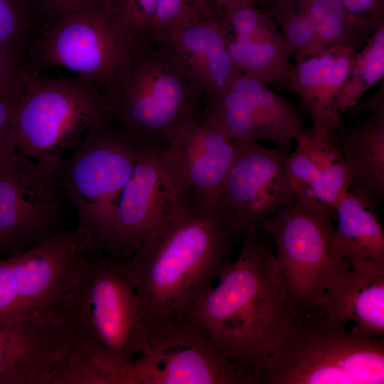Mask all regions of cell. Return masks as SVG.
Here are the masks:
<instances>
[{"label":"cell","mask_w":384,"mask_h":384,"mask_svg":"<svg viewBox=\"0 0 384 384\" xmlns=\"http://www.w3.org/2000/svg\"><path fill=\"white\" fill-rule=\"evenodd\" d=\"M241 235L215 203L175 201L129 260L144 329L183 321Z\"/></svg>","instance_id":"cell-1"},{"label":"cell","mask_w":384,"mask_h":384,"mask_svg":"<svg viewBox=\"0 0 384 384\" xmlns=\"http://www.w3.org/2000/svg\"><path fill=\"white\" fill-rule=\"evenodd\" d=\"M239 253L188 313L256 384L297 316L283 288L273 243L262 229L242 233Z\"/></svg>","instance_id":"cell-2"},{"label":"cell","mask_w":384,"mask_h":384,"mask_svg":"<svg viewBox=\"0 0 384 384\" xmlns=\"http://www.w3.org/2000/svg\"><path fill=\"white\" fill-rule=\"evenodd\" d=\"M54 314L74 342L131 384L145 338L128 259L92 249Z\"/></svg>","instance_id":"cell-3"},{"label":"cell","mask_w":384,"mask_h":384,"mask_svg":"<svg viewBox=\"0 0 384 384\" xmlns=\"http://www.w3.org/2000/svg\"><path fill=\"white\" fill-rule=\"evenodd\" d=\"M101 90L120 129L164 144L203 108L201 92L166 41H144Z\"/></svg>","instance_id":"cell-4"},{"label":"cell","mask_w":384,"mask_h":384,"mask_svg":"<svg viewBox=\"0 0 384 384\" xmlns=\"http://www.w3.org/2000/svg\"><path fill=\"white\" fill-rule=\"evenodd\" d=\"M383 384L384 339L315 311L297 315L256 384Z\"/></svg>","instance_id":"cell-5"},{"label":"cell","mask_w":384,"mask_h":384,"mask_svg":"<svg viewBox=\"0 0 384 384\" xmlns=\"http://www.w3.org/2000/svg\"><path fill=\"white\" fill-rule=\"evenodd\" d=\"M16 111V151L51 174L63 154L94 127L111 121L100 87L78 76L47 79L28 66L21 74Z\"/></svg>","instance_id":"cell-6"},{"label":"cell","mask_w":384,"mask_h":384,"mask_svg":"<svg viewBox=\"0 0 384 384\" xmlns=\"http://www.w3.org/2000/svg\"><path fill=\"white\" fill-rule=\"evenodd\" d=\"M110 122L92 129L68 159L51 174L73 205L78 227L105 252L122 193L129 181L141 144Z\"/></svg>","instance_id":"cell-7"},{"label":"cell","mask_w":384,"mask_h":384,"mask_svg":"<svg viewBox=\"0 0 384 384\" xmlns=\"http://www.w3.org/2000/svg\"><path fill=\"white\" fill-rule=\"evenodd\" d=\"M146 40L107 0L56 19L36 43L31 62L67 68L103 88Z\"/></svg>","instance_id":"cell-8"},{"label":"cell","mask_w":384,"mask_h":384,"mask_svg":"<svg viewBox=\"0 0 384 384\" xmlns=\"http://www.w3.org/2000/svg\"><path fill=\"white\" fill-rule=\"evenodd\" d=\"M334 216L291 201L261 225L273 243L281 282L297 315L311 311L330 279L351 267L335 250Z\"/></svg>","instance_id":"cell-9"},{"label":"cell","mask_w":384,"mask_h":384,"mask_svg":"<svg viewBox=\"0 0 384 384\" xmlns=\"http://www.w3.org/2000/svg\"><path fill=\"white\" fill-rule=\"evenodd\" d=\"M64 196L52 174L21 152L0 163V255H20L60 233Z\"/></svg>","instance_id":"cell-10"},{"label":"cell","mask_w":384,"mask_h":384,"mask_svg":"<svg viewBox=\"0 0 384 384\" xmlns=\"http://www.w3.org/2000/svg\"><path fill=\"white\" fill-rule=\"evenodd\" d=\"M131 384H250L238 366L186 320L149 329Z\"/></svg>","instance_id":"cell-11"},{"label":"cell","mask_w":384,"mask_h":384,"mask_svg":"<svg viewBox=\"0 0 384 384\" xmlns=\"http://www.w3.org/2000/svg\"><path fill=\"white\" fill-rule=\"evenodd\" d=\"M235 154V142L203 107L161 149L162 166L174 198L215 203Z\"/></svg>","instance_id":"cell-12"},{"label":"cell","mask_w":384,"mask_h":384,"mask_svg":"<svg viewBox=\"0 0 384 384\" xmlns=\"http://www.w3.org/2000/svg\"><path fill=\"white\" fill-rule=\"evenodd\" d=\"M232 166L215 203L242 234L287 206L292 197L287 171L290 147L236 142Z\"/></svg>","instance_id":"cell-13"},{"label":"cell","mask_w":384,"mask_h":384,"mask_svg":"<svg viewBox=\"0 0 384 384\" xmlns=\"http://www.w3.org/2000/svg\"><path fill=\"white\" fill-rule=\"evenodd\" d=\"M203 107L236 142L265 140L290 147L305 131L299 108L272 91L268 83L242 73L220 94L203 99Z\"/></svg>","instance_id":"cell-14"},{"label":"cell","mask_w":384,"mask_h":384,"mask_svg":"<svg viewBox=\"0 0 384 384\" xmlns=\"http://www.w3.org/2000/svg\"><path fill=\"white\" fill-rule=\"evenodd\" d=\"M191 8L165 41L203 100L226 90L240 73L228 50L223 9L198 0H191Z\"/></svg>","instance_id":"cell-15"},{"label":"cell","mask_w":384,"mask_h":384,"mask_svg":"<svg viewBox=\"0 0 384 384\" xmlns=\"http://www.w3.org/2000/svg\"><path fill=\"white\" fill-rule=\"evenodd\" d=\"M163 145L154 141L142 142L132 175L122 193L105 252L129 260L143 237L176 201L162 166Z\"/></svg>","instance_id":"cell-16"},{"label":"cell","mask_w":384,"mask_h":384,"mask_svg":"<svg viewBox=\"0 0 384 384\" xmlns=\"http://www.w3.org/2000/svg\"><path fill=\"white\" fill-rule=\"evenodd\" d=\"M295 140L296 149L287 158L292 201L334 213L337 203L349 188L348 171L336 132L309 136L304 131Z\"/></svg>","instance_id":"cell-17"},{"label":"cell","mask_w":384,"mask_h":384,"mask_svg":"<svg viewBox=\"0 0 384 384\" xmlns=\"http://www.w3.org/2000/svg\"><path fill=\"white\" fill-rule=\"evenodd\" d=\"M72 341L55 314L0 325V384H48L54 365Z\"/></svg>","instance_id":"cell-18"},{"label":"cell","mask_w":384,"mask_h":384,"mask_svg":"<svg viewBox=\"0 0 384 384\" xmlns=\"http://www.w3.org/2000/svg\"><path fill=\"white\" fill-rule=\"evenodd\" d=\"M223 16L228 50L238 71L267 83L287 80L292 64L274 21L250 4L223 9Z\"/></svg>","instance_id":"cell-19"},{"label":"cell","mask_w":384,"mask_h":384,"mask_svg":"<svg viewBox=\"0 0 384 384\" xmlns=\"http://www.w3.org/2000/svg\"><path fill=\"white\" fill-rule=\"evenodd\" d=\"M348 324L368 338L384 337V265L351 262L349 269L334 275L311 310Z\"/></svg>","instance_id":"cell-20"},{"label":"cell","mask_w":384,"mask_h":384,"mask_svg":"<svg viewBox=\"0 0 384 384\" xmlns=\"http://www.w3.org/2000/svg\"><path fill=\"white\" fill-rule=\"evenodd\" d=\"M370 115L353 126L336 130L349 174L348 191L375 208L384 196V83L361 105Z\"/></svg>","instance_id":"cell-21"},{"label":"cell","mask_w":384,"mask_h":384,"mask_svg":"<svg viewBox=\"0 0 384 384\" xmlns=\"http://www.w3.org/2000/svg\"><path fill=\"white\" fill-rule=\"evenodd\" d=\"M358 50L337 46L296 61L287 79L311 120L336 117V102Z\"/></svg>","instance_id":"cell-22"},{"label":"cell","mask_w":384,"mask_h":384,"mask_svg":"<svg viewBox=\"0 0 384 384\" xmlns=\"http://www.w3.org/2000/svg\"><path fill=\"white\" fill-rule=\"evenodd\" d=\"M375 209L348 191L335 207V250L350 263L363 260L384 265V232Z\"/></svg>","instance_id":"cell-23"},{"label":"cell","mask_w":384,"mask_h":384,"mask_svg":"<svg viewBox=\"0 0 384 384\" xmlns=\"http://www.w3.org/2000/svg\"><path fill=\"white\" fill-rule=\"evenodd\" d=\"M384 24L368 37L362 50L357 51L349 73L343 82L336 105L345 112L353 108L366 92L383 80Z\"/></svg>","instance_id":"cell-24"},{"label":"cell","mask_w":384,"mask_h":384,"mask_svg":"<svg viewBox=\"0 0 384 384\" xmlns=\"http://www.w3.org/2000/svg\"><path fill=\"white\" fill-rule=\"evenodd\" d=\"M48 384H123L122 379L73 341L54 365Z\"/></svg>","instance_id":"cell-25"},{"label":"cell","mask_w":384,"mask_h":384,"mask_svg":"<svg viewBox=\"0 0 384 384\" xmlns=\"http://www.w3.org/2000/svg\"><path fill=\"white\" fill-rule=\"evenodd\" d=\"M31 28L26 0H0V46L23 53Z\"/></svg>","instance_id":"cell-26"},{"label":"cell","mask_w":384,"mask_h":384,"mask_svg":"<svg viewBox=\"0 0 384 384\" xmlns=\"http://www.w3.org/2000/svg\"><path fill=\"white\" fill-rule=\"evenodd\" d=\"M21 90V78L12 91L0 99V163L16 151V111Z\"/></svg>","instance_id":"cell-27"},{"label":"cell","mask_w":384,"mask_h":384,"mask_svg":"<svg viewBox=\"0 0 384 384\" xmlns=\"http://www.w3.org/2000/svg\"><path fill=\"white\" fill-rule=\"evenodd\" d=\"M144 38L156 40L155 21L159 0H110Z\"/></svg>","instance_id":"cell-28"},{"label":"cell","mask_w":384,"mask_h":384,"mask_svg":"<svg viewBox=\"0 0 384 384\" xmlns=\"http://www.w3.org/2000/svg\"><path fill=\"white\" fill-rule=\"evenodd\" d=\"M191 9L190 0H159L155 39L165 41L170 33L188 16Z\"/></svg>","instance_id":"cell-29"},{"label":"cell","mask_w":384,"mask_h":384,"mask_svg":"<svg viewBox=\"0 0 384 384\" xmlns=\"http://www.w3.org/2000/svg\"><path fill=\"white\" fill-rule=\"evenodd\" d=\"M23 60V52L0 46V99L20 83Z\"/></svg>","instance_id":"cell-30"},{"label":"cell","mask_w":384,"mask_h":384,"mask_svg":"<svg viewBox=\"0 0 384 384\" xmlns=\"http://www.w3.org/2000/svg\"><path fill=\"white\" fill-rule=\"evenodd\" d=\"M355 18L373 32L384 24V0H339Z\"/></svg>","instance_id":"cell-31"},{"label":"cell","mask_w":384,"mask_h":384,"mask_svg":"<svg viewBox=\"0 0 384 384\" xmlns=\"http://www.w3.org/2000/svg\"><path fill=\"white\" fill-rule=\"evenodd\" d=\"M107 0H40L43 6L58 18Z\"/></svg>","instance_id":"cell-32"},{"label":"cell","mask_w":384,"mask_h":384,"mask_svg":"<svg viewBox=\"0 0 384 384\" xmlns=\"http://www.w3.org/2000/svg\"><path fill=\"white\" fill-rule=\"evenodd\" d=\"M215 4L224 10L231 9L242 4H249L248 0H198Z\"/></svg>","instance_id":"cell-33"},{"label":"cell","mask_w":384,"mask_h":384,"mask_svg":"<svg viewBox=\"0 0 384 384\" xmlns=\"http://www.w3.org/2000/svg\"><path fill=\"white\" fill-rule=\"evenodd\" d=\"M257 1H261V0H248L249 3L250 4H253L255 2H256Z\"/></svg>","instance_id":"cell-34"},{"label":"cell","mask_w":384,"mask_h":384,"mask_svg":"<svg viewBox=\"0 0 384 384\" xmlns=\"http://www.w3.org/2000/svg\"><path fill=\"white\" fill-rule=\"evenodd\" d=\"M0 256H1V255H0ZM0 258H1V257H0Z\"/></svg>","instance_id":"cell-35"}]
</instances>
